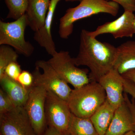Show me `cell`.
Instances as JSON below:
<instances>
[{
    "label": "cell",
    "instance_id": "1",
    "mask_svg": "<svg viewBox=\"0 0 135 135\" xmlns=\"http://www.w3.org/2000/svg\"><path fill=\"white\" fill-rule=\"evenodd\" d=\"M117 47L98 40L82 29L80 35L79 53L74 58L77 66H85L90 70V81L98 82L101 77L114 69Z\"/></svg>",
    "mask_w": 135,
    "mask_h": 135
},
{
    "label": "cell",
    "instance_id": "2",
    "mask_svg": "<svg viewBox=\"0 0 135 135\" xmlns=\"http://www.w3.org/2000/svg\"><path fill=\"white\" fill-rule=\"evenodd\" d=\"M117 3L106 0H82L76 7L67 9L60 19L59 34L61 38L67 39L72 33L75 22L99 13L116 16L119 9Z\"/></svg>",
    "mask_w": 135,
    "mask_h": 135
},
{
    "label": "cell",
    "instance_id": "3",
    "mask_svg": "<svg viewBox=\"0 0 135 135\" xmlns=\"http://www.w3.org/2000/svg\"><path fill=\"white\" fill-rule=\"evenodd\" d=\"M106 99L105 92L99 83L92 81L73 89L67 102L74 115L90 118Z\"/></svg>",
    "mask_w": 135,
    "mask_h": 135
},
{
    "label": "cell",
    "instance_id": "4",
    "mask_svg": "<svg viewBox=\"0 0 135 135\" xmlns=\"http://www.w3.org/2000/svg\"><path fill=\"white\" fill-rule=\"evenodd\" d=\"M51 56L47 62L58 75L74 88H80L90 82L89 70L77 67L68 51H57Z\"/></svg>",
    "mask_w": 135,
    "mask_h": 135
},
{
    "label": "cell",
    "instance_id": "5",
    "mask_svg": "<svg viewBox=\"0 0 135 135\" xmlns=\"http://www.w3.org/2000/svg\"><path fill=\"white\" fill-rule=\"evenodd\" d=\"M27 26L26 14L14 22L0 21V45L11 46L18 53L26 57L31 55L34 48L25 39Z\"/></svg>",
    "mask_w": 135,
    "mask_h": 135
},
{
    "label": "cell",
    "instance_id": "6",
    "mask_svg": "<svg viewBox=\"0 0 135 135\" xmlns=\"http://www.w3.org/2000/svg\"><path fill=\"white\" fill-rule=\"evenodd\" d=\"M33 86L43 87L67 101L73 89L68 83L58 75L47 62L39 60L35 63V68L32 73Z\"/></svg>",
    "mask_w": 135,
    "mask_h": 135
},
{
    "label": "cell",
    "instance_id": "7",
    "mask_svg": "<svg viewBox=\"0 0 135 135\" xmlns=\"http://www.w3.org/2000/svg\"><path fill=\"white\" fill-rule=\"evenodd\" d=\"M45 111L49 126L55 128L62 135H69L73 114L67 101L51 91H47Z\"/></svg>",
    "mask_w": 135,
    "mask_h": 135
},
{
    "label": "cell",
    "instance_id": "8",
    "mask_svg": "<svg viewBox=\"0 0 135 135\" xmlns=\"http://www.w3.org/2000/svg\"><path fill=\"white\" fill-rule=\"evenodd\" d=\"M47 94V90L43 87L33 86L29 90L28 98L24 106L37 135H43L47 128L45 111Z\"/></svg>",
    "mask_w": 135,
    "mask_h": 135
},
{
    "label": "cell",
    "instance_id": "9",
    "mask_svg": "<svg viewBox=\"0 0 135 135\" xmlns=\"http://www.w3.org/2000/svg\"><path fill=\"white\" fill-rule=\"evenodd\" d=\"M0 130L2 135H37L24 106L0 115Z\"/></svg>",
    "mask_w": 135,
    "mask_h": 135
},
{
    "label": "cell",
    "instance_id": "10",
    "mask_svg": "<svg viewBox=\"0 0 135 135\" xmlns=\"http://www.w3.org/2000/svg\"><path fill=\"white\" fill-rule=\"evenodd\" d=\"M135 18L134 12L124 11L117 19L99 26L94 31H89V33L95 38L101 35L107 33L110 34L115 39L131 38L135 34Z\"/></svg>",
    "mask_w": 135,
    "mask_h": 135
},
{
    "label": "cell",
    "instance_id": "11",
    "mask_svg": "<svg viewBox=\"0 0 135 135\" xmlns=\"http://www.w3.org/2000/svg\"><path fill=\"white\" fill-rule=\"evenodd\" d=\"M98 83L105 92L107 99L117 109L124 100L122 75L113 69L101 77Z\"/></svg>",
    "mask_w": 135,
    "mask_h": 135
},
{
    "label": "cell",
    "instance_id": "12",
    "mask_svg": "<svg viewBox=\"0 0 135 135\" xmlns=\"http://www.w3.org/2000/svg\"><path fill=\"white\" fill-rule=\"evenodd\" d=\"M134 130L133 115L124 97L123 103L116 109L105 135H125Z\"/></svg>",
    "mask_w": 135,
    "mask_h": 135
},
{
    "label": "cell",
    "instance_id": "13",
    "mask_svg": "<svg viewBox=\"0 0 135 135\" xmlns=\"http://www.w3.org/2000/svg\"><path fill=\"white\" fill-rule=\"evenodd\" d=\"M61 0H50L45 23L43 26L35 32L33 39L40 46L52 56L57 52L55 44L51 34V27L57 5Z\"/></svg>",
    "mask_w": 135,
    "mask_h": 135
},
{
    "label": "cell",
    "instance_id": "14",
    "mask_svg": "<svg viewBox=\"0 0 135 135\" xmlns=\"http://www.w3.org/2000/svg\"><path fill=\"white\" fill-rule=\"evenodd\" d=\"M50 0H29L25 14L27 26L35 32L43 26Z\"/></svg>",
    "mask_w": 135,
    "mask_h": 135
},
{
    "label": "cell",
    "instance_id": "15",
    "mask_svg": "<svg viewBox=\"0 0 135 135\" xmlns=\"http://www.w3.org/2000/svg\"><path fill=\"white\" fill-rule=\"evenodd\" d=\"M114 69L122 75L135 69V41H128L117 47Z\"/></svg>",
    "mask_w": 135,
    "mask_h": 135
},
{
    "label": "cell",
    "instance_id": "16",
    "mask_svg": "<svg viewBox=\"0 0 135 135\" xmlns=\"http://www.w3.org/2000/svg\"><path fill=\"white\" fill-rule=\"evenodd\" d=\"M1 89L12 100L16 107L24 106L29 95V90L5 74L0 78Z\"/></svg>",
    "mask_w": 135,
    "mask_h": 135
},
{
    "label": "cell",
    "instance_id": "17",
    "mask_svg": "<svg viewBox=\"0 0 135 135\" xmlns=\"http://www.w3.org/2000/svg\"><path fill=\"white\" fill-rule=\"evenodd\" d=\"M116 109L106 99L90 118L99 135H105Z\"/></svg>",
    "mask_w": 135,
    "mask_h": 135
},
{
    "label": "cell",
    "instance_id": "18",
    "mask_svg": "<svg viewBox=\"0 0 135 135\" xmlns=\"http://www.w3.org/2000/svg\"><path fill=\"white\" fill-rule=\"evenodd\" d=\"M69 135H99L90 118H79L72 114Z\"/></svg>",
    "mask_w": 135,
    "mask_h": 135
},
{
    "label": "cell",
    "instance_id": "19",
    "mask_svg": "<svg viewBox=\"0 0 135 135\" xmlns=\"http://www.w3.org/2000/svg\"><path fill=\"white\" fill-rule=\"evenodd\" d=\"M9 9L7 18L16 20L25 14L29 0H5Z\"/></svg>",
    "mask_w": 135,
    "mask_h": 135
},
{
    "label": "cell",
    "instance_id": "20",
    "mask_svg": "<svg viewBox=\"0 0 135 135\" xmlns=\"http://www.w3.org/2000/svg\"><path fill=\"white\" fill-rule=\"evenodd\" d=\"M18 56L16 51L7 45L0 47V78L4 74L5 68L10 63L17 62Z\"/></svg>",
    "mask_w": 135,
    "mask_h": 135
},
{
    "label": "cell",
    "instance_id": "21",
    "mask_svg": "<svg viewBox=\"0 0 135 135\" xmlns=\"http://www.w3.org/2000/svg\"><path fill=\"white\" fill-rule=\"evenodd\" d=\"M16 107L7 94L0 89V115L8 112Z\"/></svg>",
    "mask_w": 135,
    "mask_h": 135
},
{
    "label": "cell",
    "instance_id": "22",
    "mask_svg": "<svg viewBox=\"0 0 135 135\" xmlns=\"http://www.w3.org/2000/svg\"><path fill=\"white\" fill-rule=\"evenodd\" d=\"M17 81L25 88L30 90L33 86L34 78L32 74L27 71H22Z\"/></svg>",
    "mask_w": 135,
    "mask_h": 135
},
{
    "label": "cell",
    "instance_id": "23",
    "mask_svg": "<svg viewBox=\"0 0 135 135\" xmlns=\"http://www.w3.org/2000/svg\"><path fill=\"white\" fill-rule=\"evenodd\" d=\"M20 66L17 62L9 64L5 68L4 74L12 79L16 81L22 72Z\"/></svg>",
    "mask_w": 135,
    "mask_h": 135
},
{
    "label": "cell",
    "instance_id": "24",
    "mask_svg": "<svg viewBox=\"0 0 135 135\" xmlns=\"http://www.w3.org/2000/svg\"><path fill=\"white\" fill-rule=\"evenodd\" d=\"M117 3L122 6L124 11L135 12V0H106Z\"/></svg>",
    "mask_w": 135,
    "mask_h": 135
},
{
    "label": "cell",
    "instance_id": "25",
    "mask_svg": "<svg viewBox=\"0 0 135 135\" xmlns=\"http://www.w3.org/2000/svg\"><path fill=\"white\" fill-rule=\"evenodd\" d=\"M123 84L124 92L131 96L135 100V84L123 77Z\"/></svg>",
    "mask_w": 135,
    "mask_h": 135
},
{
    "label": "cell",
    "instance_id": "26",
    "mask_svg": "<svg viewBox=\"0 0 135 135\" xmlns=\"http://www.w3.org/2000/svg\"><path fill=\"white\" fill-rule=\"evenodd\" d=\"M124 96L133 115L134 126V131L135 132V100L133 98L130 100L128 96V94L126 92L124 93Z\"/></svg>",
    "mask_w": 135,
    "mask_h": 135
},
{
    "label": "cell",
    "instance_id": "27",
    "mask_svg": "<svg viewBox=\"0 0 135 135\" xmlns=\"http://www.w3.org/2000/svg\"><path fill=\"white\" fill-rule=\"evenodd\" d=\"M122 75L124 78L135 84V69L129 70Z\"/></svg>",
    "mask_w": 135,
    "mask_h": 135
},
{
    "label": "cell",
    "instance_id": "28",
    "mask_svg": "<svg viewBox=\"0 0 135 135\" xmlns=\"http://www.w3.org/2000/svg\"><path fill=\"white\" fill-rule=\"evenodd\" d=\"M43 135H62L55 128L49 126Z\"/></svg>",
    "mask_w": 135,
    "mask_h": 135
},
{
    "label": "cell",
    "instance_id": "29",
    "mask_svg": "<svg viewBox=\"0 0 135 135\" xmlns=\"http://www.w3.org/2000/svg\"><path fill=\"white\" fill-rule=\"evenodd\" d=\"M125 135H135V132L134 131H131L128 132Z\"/></svg>",
    "mask_w": 135,
    "mask_h": 135
},
{
    "label": "cell",
    "instance_id": "30",
    "mask_svg": "<svg viewBox=\"0 0 135 135\" xmlns=\"http://www.w3.org/2000/svg\"><path fill=\"white\" fill-rule=\"evenodd\" d=\"M65 1L66 2H73L79 1L80 2L82 0H65Z\"/></svg>",
    "mask_w": 135,
    "mask_h": 135
},
{
    "label": "cell",
    "instance_id": "31",
    "mask_svg": "<svg viewBox=\"0 0 135 135\" xmlns=\"http://www.w3.org/2000/svg\"><path fill=\"white\" fill-rule=\"evenodd\" d=\"M134 26L135 27V18L134 19Z\"/></svg>",
    "mask_w": 135,
    "mask_h": 135
},
{
    "label": "cell",
    "instance_id": "32",
    "mask_svg": "<svg viewBox=\"0 0 135 135\" xmlns=\"http://www.w3.org/2000/svg\"><path fill=\"white\" fill-rule=\"evenodd\" d=\"M0 135H1V134H0Z\"/></svg>",
    "mask_w": 135,
    "mask_h": 135
}]
</instances>
